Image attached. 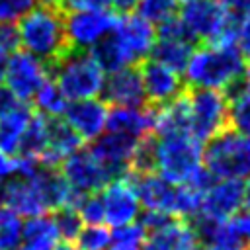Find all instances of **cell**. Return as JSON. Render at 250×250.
Returning a JSON list of instances; mask_svg holds the SVG:
<instances>
[{
  "label": "cell",
  "instance_id": "34",
  "mask_svg": "<svg viewBox=\"0 0 250 250\" xmlns=\"http://www.w3.org/2000/svg\"><path fill=\"white\" fill-rule=\"evenodd\" d=\"M53 217H55V223H57V229H59L61 238L76 240L78 232H80V230H82V227H84V221H82V217H80L78 209H76V207L66 205V207L57 209Z\"/></svg>",
  "mask_w": 250,
  "mask_h": 250
},
{
  "label": "cell",
  "instance_id": "28",
  "mask_svg": "<svg viewBox=\"0 0 250 250\" xmlns=\"http://www.w3.org/2000/svg\"><path fill=\"white\" fill-rule=\"evenodd\" d=\"M33 104H35V111H39V113H43L47 117H62L70 102L62 94V90L59 88L55 78L49 76L41 84L37 94L33 96Z\"/></svg>",
  "mask_w": 250,
  "mask_h": 250
},
{
  "label": "cell",
  "instance_id": "22",
  "mask_svg": "<svg viewBox=\"0 0 250 250\" xmlns=\"http://www.w3.org/2000/svg\"><path fill=\"white\" fill-rule=\"evenodd\" d=\"M84 139L66 123L64 117H51L49 123V146L41 162L47 166H61V162L82 148Z\"/></svg>",
  "mask_w": 250,
  "mask_h": 250
},
{
  "label": "cell",
  "instance_id": "14",
  "mask_svg": "<svg viewBox=\"0 0 250 250\" xmlns=\"http://www.w3.org/2000/svg\"><path fill=\"white\" fill-rule=\"evenodd\" d=\"M146 102L150 105H162L178 98L186 90V80L180 70L172 68L166 62H160L156 59H146L139 64Z\"/></svg>",
  "mask_w": 250,
  "mask_h": 250
},
{
  "label": "cell",
  "instance_id": "4",
  "mask_svg": "<svg viewBox=\"0 0 250 250\" xmlns=\"http://www.w3.org/2000/svg\"><path fill=\"white\" fill-rule=\"evenodd\" d=\"M51 70L55 82L68 102L98 98L104 92L107 72L102 68L90 49H72Z\"/></svg>",
  "mask_w": 250,
  "mask_h": 250
},
{
  "label": "cell",
  "instance_id": "19",
  "mask_svg": "<svg viewBox=\"0 0 250 250\" xmlns=\"http://www.w3.org/2000/svg\"><path fill=\"white\" fill-rule=\"evenodd\" d=\"M104 100L115 107H141L146 104L145 84L141 76L139 64L119 68L115 72H109L105 76L104 84Z\"/></svg>",
  "mask_w": 250,
  "mask_h": 250
},
{
  "label": "cell",
  "instance_id": "7",
  "mask_svg": "<svg viewBox=\"0 0 250 250\" xmlns=\"http://www.w3.org/2000/svg\"><path fill=\"white\" fill-rule=\"evenodd\" d=\"M189 131L201 143L230 127V98L223 90L189 88Z\"/></svg>",
  "mask_w": 250,
  "mask_h": 250
},
{
  "label": "cell",
  "instance_id": "48",
  "mask_svg": "<svg viewBox=\"0 0 250 250\" xmlns=\"http://www.w3.org/2000/svg\"><path fill=\"white\" fill-rule=\"evenodd\" d=\"M8 59H10V53L0 49V82H4V74H6V66H8Z\"/></svg>",
  "mask_w": 250,
  "mask_h": 250
},
{
  "label": "cell",
  "instance_id": "3",
  "mask_svg": "<svg viewBox=\"0 0 250 250\" xmlns=\"http://www.w3.org/2000/svg\"><path fill=\"white\" fill-rule=\"evenodd\" d=\"M203 146L191 133L154 135V172L172 184H186L203 166Z\"/></svg>",
  "mask_w": 250,
  "mask_h": 250
},
{
  "label": "cell",
  "instance_id": "10",
  "mask_svg": "<svg viewBox=\"0 0 250 250\" xmlns=\"http://www.w3.org/2000/svg\"><path fill=\"white\" fill-rule=\"evenodd\" d=\"M119 16L115 10H78L64 14L68 43L72 49H92L104 37L113 33Z\"/></svg>",
  "mask_w": 250,
  "mask_h": 250
},
{
  "label": "cell",
  "instance_id": "31",
  "mask_svg": "<svg viewBox=\"0 0 250 250\" xmlns=\"http://www.w3.org/2000/svg\"><path fill=\"white\" fill-rule=\"evenodd\" d=\"M137 14L154 25H160L176 16H180V0H141Z\"/></svg>",
  "mask_w": 250,
  "mask_h": 250
},
{
  "label": "cell",
  "instance_id": "37",
  "mask_svg": "<svg viewBox=\"0 0 250 250\" xmlns=\"http://www.w3.org/2000/svg\"><path fill=\"white\" fill-rule=\"evenodd\" d=\"M35 6H39V0H0V21L16 23Z\"/></svg>",
  "mask_w": 250,
  "mask_h": 250
},
{
  "label": "cell",
  "instance_id": "47",
  "mask_svg": "<svg viewBox=\"0 0 250 250\" xmlns=\"http://www.w3.org/2000/svg\"><path fill=\"white\" fill-rule=\"evenodd\" d=\"M53 250H80V246L76 244V240H66V238H62V240H59V242L55 244Z\"/></svg>",
  "mask_w": 250,
  "mask_h": 250
},
{
  "label": "cell",
  "instance_id": "11",
  "mask_svg": "<svg viewBox=\"0 0 250 250\" xmlns=\"http://www.w3.org/2000/svg\"><path fill=\"white\" fill-rule=\"evenodd\" d=\"M61 172L78 193L102 191L107 182L115 178L111 170L92 152V148H78L76 152L66 156L61 162Z\"/></svg>",
  "mask_w": 250,
  "mask_h": 250
},
{
  "label": "cell",
  "instance_id": "17",
  "mask_svg": "<svg viewBox=\"0 0 250 250\" xmlns=\"http://www.w3.org/2000/svg\"><path fill=\"white\" fill-rule=\"evenodd\" d=\"M109 104L98 98L74 100L68 104L64 111L66 123L88 143H94L107 131V117H109Z\"/></svg>",
  "mask_w": 250,
  "mask_h": 250
},
{
  "label": "cell",
  "instance_id": "33",
  "mask_svg": "<svg viewBox=\"0 0 250 250\" xmlns=\"http://www.w3.org/2000/svg\"><path fill=\"white\" fill-rule=\"evenodd\" d=\"M229 98H230V127L250 137V98L238 90Z\"/></svg>",
  "mask_w": 250,
  "mask_h": 250
},
{
  "label": "cell",
  "instance_id": "43",
  "mask_svg": "<svg viewBox=\"0 0 250 250\" xmlns=\"http://www.w3.org/2000/svg\"><path fill=\"white\" fill-rule=\"evenodd\" d=\"M230 14H234L236 18H240L242 14H246L250 10V0H221Z\"/></svg>",
  "mask_w": 250,
  "mask_h": 250
},
{
  "label": "cell",
  "instance_id": "20",
  "mask_svg": "<svg viewBox=\"0 0 250 250\" xmlns=\"http://www.w3.org/2000/svg\"><path fill=\"white\" fill-rule=\"evenodd\" d=\"M139 141L141 139H137L133 135L107 129L102 137H98L94 141V145L90 148L117 178V176H123L129 172V166H131V160H133Z\"/></svg>",
  "mask_w": 250,
  "mask_h": 250
},
{
  "label": "cell",
  "instance_id": "26",
  "mask_svg": "<svg viewBox=\"0 0 250 250\" xmlns=\"http://www.w3.org/2000/svg\"><path fill=\"white\" fill-rule=\"evenodd\" d=\"M61 234L55 217L43 213L37 217H29L23 223V238L18 250H53Z\"/></svg>",
  "mask_w": 250,
  "mask_h": 250
},
{
  "label": "cell",
  "instance_id": "5",
  "mask_svg": "<svg viewBox=\"0 0 250 250\" xmlns=\"http://www.w3.org/2000/svg\"><path fill=\"white\" fill-rule=\"evenodd\" d=\"M180 18L201 43H236L238 18L221 0H186Z\"/></svg>",
  "mask_w": 250,
  "mask_h": 250
},
{
  "label": "cell",
  "instance_id": "21",
  "mask_svg": "<svg viewBox=\"0 0 250 250\" xmlns=\"http://www.w3.org/2000/svg\"><path fill=\"white\" fill-rule=\"evenodd\" d=\"M197 242L191 221L172 217L158 229L146 232L143 250H191Z\"/></svg>",
  "mask_w": 250,
  "mask_h": 250
},
{
  "label": "cell",
  "instance_id": "49",
  "mask_svg": "<svg viewBox=\"0 0 250 250\" xmlns=\"http://www.w3.org/2000/svg\"><path fill=\"white\" fill-rule=\"evenodd\" d=\"M244 207L250 209V178L246 182V191H244Z\"/></svg>",
  "mask_w": 250,
  "mask_h": 250
},
{
  "label": "cell",
  "instance_id": "9",
  "mask_svg": "<svg viewBox=\"0 0 250 250\" xmlns=\"http://www.w3.org/2000/svg\"><path fill=\"white\" fill-rule=\"evenodd\" d=\"M49 76H53V70L43 59L18 47L16 51L10 53L4 84L21 102H27V100H33V96Z\"/></svg>",
  "mask_w": 250,
  "mask_h": 250
},
{
  "label": "cell",
  "instance_id": "8",
  "mask_svg": "<svg viewBox=\"0 0 250 250\" xmlns=\"http://www.w3.org/2000/svg\"><path fill=\"white\" fill-rule=\"evenodd\" d=\"M197 37L189 31L180 16L164 21L156 29V41L152 47L150 57L170 64L172 68L184 72L189 57L197 49Z\"/></svg>",
  "mask_w": 250,
  "mask_h": 250
},
{
  "label": "cell",
  "instance_id": "36",
  "mask_svg": "<svg viewBox=\"0 0 250 250\" xmlns=\"http://www.w3.org/2000/svg\"><path fill=\"white\" fill-rule=\"evenodd\" d=\"M227 232L244 248L250 246V209L234 213L230 219L225 221Z\"/></svg>",
  "mask_w": 250,
  "mask_h": 250
},
{
  "label": "cell",
  "instance_id": "45",
  "mask_svg": "<svg viewBox=\"0 0 250 250\" xmlns=\"http://www.w3.org/2000/svg\"><path fill=\"white\" fill-rule=\"evenodd\" d=\"M238 92H242V94H246L248 98H250V66H246V72H244V76H242V80H240V84H238V88H236ZM234 90V92H236ZM232 92V94H234Z\"/></svg>",
  "mask_w": 250,
  "mask_h": 250
},
{
  "label": "cell",
  "instance_id": "38",
  "mask_svg": "<svg viewBox=\"0 0 250 250\" xmlns=\"http://www.w3.org/2000/svg\"><path fill=\"white\" fill-rule=\"evenodd\" d=\"M236 47L250 62V10L238 18L236 23Z\"/></svg>",
  "mask_w": 250,
  "mask_h": 250
},
{
  "label": "cell",
  "instance_id": "42",
  "mask_svg": "<svg viewBox=\"0 0 250 250\" xmlns=\"http://www.w3.org/2000/svg\"><path fill=\"white\" fill-rule=\"evenodd\" d=\"M20 102H21V100H20L6 84L0 82V115H4V113H8L10 109H14Z\"/></svg>",
  "mask_w": 250,
  "mask_h": 250
},
{
  "label": "cell",
  "instance_id": "15",
  "mask_svg": "<svg viewBox=\"0 0 250 250\" xmlns=\"http://www.w3.org/2000/svg\"><path fill=\"white\" fill-rule=\"evenodd\" d=\"M0 205L16 211L25 219L49 211L35 176H20V174L0 182Z\"/></svg>",
  "mask_w": 250,
  "mask_h": 250
},
{
  "label": "cell",
  "instance_id": "41",
  "mask_svg": "<svg viewBox=\"0 0 250 250\" xmlns=\"http://www.w3.org/2000/svg\"><path fill=\"white\" fill-rule=\"evenodd\" d=\"M18 166H20V160L18 156L14 154H8L6 150L0 148V182L12 178L18 174Z\"/></svg>",
  "mask_w": 250,
  "mask_h": 250
},
{
  "label": "cell",
  "instance_id": "50",
  "mask_svg": "<svg viewBox=\"0 0 250 250\" xmlns=\"http://www.w3.org/2000/svg\"><path fill=\"white\" fill-rule=\"evenodd\" d=\"M41 6H53V8H59L61 10V0H39Z\"/></svg>",
  "mask_w": 250,
  "mask_h": 250
},
{
  "label": "cell",
  "instance_id": "18",
  "mask_svg": "<svg viewBox=\"0 0 250 250\" xmlns=\"http://www.w3.org/2000/svg\"><path fill=\"white\" fill-rule=\"evenodd\" d=\"M246 182L240 178H219L207 189L201 205V215L217 221H227L244 207Z\"/></svg>",
  "mask_w": 250,
  "mask_h": 250
},
{
  "label": "cell",
  "instance_id": "35",
  "mask_svg": "<svg viewBox=\"0 0 250 250\" xmlns=\"http://www.w3.org/2000/svg\"><path fill=\"white\" fill-rule=\"evenodd\" d=\"M84 225H94V223H105V207H104V197L102 191L86 193L76 205Z\"/></svg>",
  "mask_w": 250,
  "mask_h": 250
},
{
  "label": "cell",
  "instance_id": "44",
  "mask_svg": "<svg viewBox=\"0 0 250 250\" xmlns=\"http://www.w3.org/2000/svg\"><path fill=\"white\" fill-rule=\"evenodd\" d=\"M141 0H109V6L117 12V14H129L139 6Z\"/></svg>",
  "mask_w": 250,
  "mask_h": 250
},
{
  "label": "cell",
  "instance_id": "2",
  "mask_svg": "<svg viewBox=\"0 0 250 250\" xmlns=\"http://www.w3.org/2000/svg\"><path fill=\"white\" fill-rule=\"evenodd\" d=\"M20 47L43 59L51 68L66 57L72 47L68 43L64 12L53 6H35L18 21Z\"/></svg>",
  "mask_w": 250,
  "mask_h": 250
},
{
  "label": "cell",
  "instance_id": "51",
  "mask_svg": "<svg viewBox=\"0 0 250 250\" xmlns=\"http://www.w3.org/2000/svg\"><path fill=\"white\" fill-rule=\"evenodd\" d=\"M191 250H207V248H205V246H203V244H199V242H197V244H195V246H193V248H191Z\"/></svg>",
  "mask_w": 250,
  "mask_h": 250
},
{
  "label": "cell",
  "instance_id": "13",
  "mask_svg": "<svg viewBox=\"0 0 250 250\" xmlns=\"http://www.w3.org/2000/svg\"><path fill=\"white\" fill-rule=\"evenodd\" d=\"M113 35L123 47L131 64H141L143 61H146L156 41L154 23H150L148 20H145L141 14H135V12L119 16Z\"/></svg>",
  "mask_w": 250,
  "mask_h": 250
},
{
  "label": "cell",
  "instance_id": "27",
  "mask_svg": "<svg viewBox=\"0 0 250 250\" xmlns=\"http://www.w3.org/2000/svg\"><path fill=\"white\" fill-rule=\"evenodd\" d=\"M49 123H51V117L35 111L29 125H27V131L23 135V141H21V148H20V154L21 156H31V158H43V154L47 152V146H49Z\"/></svg>",
  "mask_w": 250,
  "mask_h": 250
},
{
  "label": "cell",
  "instance_id": "24",
  "mask_svg": "<svg viewBox=\"0 0 250 250\" xmlns=\"http://www.w3.org/2000/svg\"><path fill=\"white\" fill-rule=\"evenodd\" d=\"M172 133H191L188 88L172 102L154 107V135H172Z\"/></svg>",
  "mask_w": 250,
  "mask_h": 250
},
{
  "label": "cell",
  "instance_id": "23",
  "mask_svg": "<svg viewBox=\"0 0 250 250\" xmlns=\"http://www.w3.org/2000/svg\"><path fill=\"white\" fill-rule=\"evenodd\" d=\"M109 131H121L143 139L154 133V107H111L107 117Z\"/></svg>",
  "mask_w": 250,
  "mask_h": 250
},
{
  "label": "cell",
  "instance_id": "6",
  "mask_svg": "<svg viewBox=\"0 0 250 250\" xmlns=\"http://www.w3.org/2000/svg\"><path fill=\"white\" fill-rule=\"evenodd\" d=\"M203 166L219 178H250V137L229 127L203 146Z\"/></svg>",
  "mask_w": 250,
  "mask_h": 250
},
{
  "label": "cell",
  "instance_id": "39",
  "mask_svg": "<svg viewBox=\"0 0 250 250\" xmlns=\"http://www.w3.org/2000/svg\"><path fill=\"white\" fill-rule=\"evenodd\" d=\"M18 47H20L18 23H14V21H0V49L12 53Z\"/></svg>",
  "mask_w": 250,
  "mask_h": 250
},
{
  "label": "cell",
  "instance_id": "1",
  "mask_svg": "<svg viewBox=\"0 0 250 250\" xmlns=\"http://www.w3.org/2000/svg\"><path fill=\"white\" fill-rule=\"evenodd\" d=\"M246 72V59L236 43H203L193 51L184 80L189 88L223 90L229 96L238 88Z\"/></svg>",
  "mask_w": 250,
  "mask_h": 250
},
{
  "label": "cell",
  "instance_id": "30",
  "mask_svg": "<svg viewBox=\"0 0 250 250\" xmlns=\"http://www.w3.org/2000/svg\"><path fill=\"white\" fill-rule=\"evenodd\" d=\"M23 217L0 205V250H18L23 238Z\"/></svg>",
  "mask_w": 250,
  "mask_h": 250
},
{
  "label": "cell",
  "instance_id": "16",
  "mask_svg": "<svg viewBox=\"0 0 250 250\" xmlns=\"http://www.w3.org/2000/svg\"><path fill=\"white\" fill-rule=\"evenodd\" d=\"M141 205L145 211H156L164 215L178 217V203H180V184H172L166 178H162L158 172H141L133 174Z\"/></svg>",
  "mask_w": 250,
  "mask_h": 250
},
{
  "label": "cell",
  "instance_id": "12",
  "mask_svg": "<svg viewBox=\"0 0 250 250\" xmlns=\"http://www.w3.org/2000/svg\"><path fill=\"white\" fill-rule=\"evenodd\" d=\"M104 207H105V223L113 229L139 221L141 215V197L135 186L133 176L127 172L123 176L113 178L102 189Z\"/></svg>",
  "mask_w": 250,
  "mask_h": 250
},
{
  "label": "cell",
  "instance_id": "40",
  "mask_svg": "<svg viewBox=\"0 0 250 250\" xmlns=\"http://www.w3.org/2000/svg\"><path fill=\"white\" fill-rule=\"evenodd\" d=\"M109 0H61L62 12H78V10H100L107 8Z\"/></svg>",
  "mask_w": 250,
  "mask_h": 250
},
{
  "label": "cell",
  "instance_id": "25",
  "mask_svg": "<svg viewBox=\"0 0 250 250\" xmlns=\"http://www.w3.org/2000/svg\"><path fill=\"white\" fill-rule=\"evenodd\" d=\"M33 113H35V109H31L23 102H20L14 109L0 115V148L2 150H6L8 154H14V156L20 154L21 141H23V135L27 131V125H29Z\"/></svg>",
  "mask_w": 250,
  "mask_h": 250
},
{
  "label": "cell",
  "instance_id": "29",
  "mask_svg": "<svg viewBox=\"0 0 250 250\" xmlns=\"http://www.w3.org/2000/svg\"><path fill=\"white\" fill-rule=\"evenodd\" d=\"M94 53V57L98 59V62L102 64V68L109 74V72H115L119 68H125V66H133L129 57L125 55L123 47L119 45V41L115 39L113 33H109L107 37H104L98 45H94L90 49Z\"/></svg>",
  "mask_w": 250,
  "mask_h": 250
},
{
  "label": "cell",
  "instance_id": "46",
  "mask_svg": "<svg viewBox=\"0 0 250 250\" xmlns=\"http://www.w3.org/2000/svg\"><path fill=\"white\" fill-rule=\"evenodd\" d=\"M107 250H143V246H139V244H129V242H117V240H111V244H109Z\"/></svg>",
  "mask_w": 250,
  "mask_h": 250
},
{
  "label": "cell",
  "instance_id": "32",
  "mask_svg": "<svg viewBox=\"0 0 250 250\" xmlns=\"http://www.w3.org/2000/svg\"><path fill=\"white\" fill-rule=\"evenodd\" d=\"M113 240V230H109L104 223H94L82 227L76 236V244L80 250H107Z\"/></svg>",
  "mask_w": 250,
  "mask_h": 250
}]
</instances>
